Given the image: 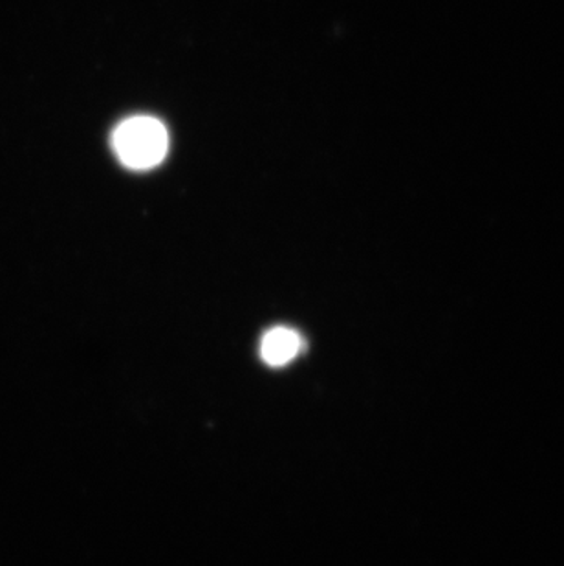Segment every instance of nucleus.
I'll use <instances>...</instances> for the list:
<instances>
[{"mask_svg": "<svg viewBox=\"0 0 564 566\" xmlns=\"http://www.w3.org/2000/svg\"><path fill=\"white\" fill-rule=\"evenodd\" d=\"M117 160L133 171L160 166L169 149V134L160 119L134 116L117 125L113 134Z\"/></svg>", "mask_w": 564, "mask_h": 566, "instance_id": "1", "label": "nucleus"}, {"mask_svg": "<svg viewBox=\"0 0 564 566\" xmlns=\"http://www.w3.org/2000/svg\"><path fill=\"white\" fill-rule=\"evenodd\" d=\"M303 347V337L299 336L297 332L286 326H278L262 337L261 356L268 365L282 367L297 358Z\"/></svg>", "mask_w": 564, "mask_h": 566, "instance_id": "2", "label": "nucleus"}]
</instances>
